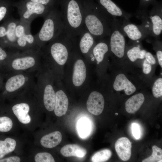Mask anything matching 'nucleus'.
Wrapping results in <instances>:
<instances>
[{
  "mask_svg": "<svg viewBox=\"0 0 162 162\" xmlns=\"http://www.w3.org/2000/svg\"><path fill=\"white\" fill-rule=\"evenodd\" d=\"M105 38L98 40L93 47L92 55L94 57H94L98 63L103 60L109 50V39L106 40Z\"/></svg>",
  "mask_w": 162,
  "mask_h": 162,
  "instance_id": "obj_17",
  "label": "nucleus"
},
{
  "mask_svg": "<svg viewBox=\"0 0 162 162\" xmlns=\"http://www.w3.org/2000/svg\"><path fill=\"white\" fill-rule=\"evenodd\" d=\"M83 0H59V10L63 22L64 33L74 40L84 27Z\"/></svg>",
  "mask_w": 162,
  "mask_h": 162,
  "instance_id": "obj_2",
  "label": "nucleus"
},
{
  "mask_svg": "<svg viewBox=\"0 0 162 162\" xmlns=\"http://www.w3.org/2000/svg\"><path fill=\"white\" fill-rule=\"evenodd\" d=\"M52 8L36 2L28 1L19 8L20 20L31 23L37 17H42L44 18Z\"/></svg>",
  "mask_w": 162,
  "mask_h": 162,
  "instance_id": "obj_7",
  "label": "nucleus"
},
{
  "mask_svg": "<svg viewBox=\"0 0 162 162\" xmlns=\"http://www.w3.org/2000/svg\"><path fill=\"white\" fill-rule=\"evenodd\" d=\"M20 20L10 18L3 25L0 26V39L10 44L16 45L17 38L15 29Z\"/></svg>",
  "mask_w": 162,
  "mask_h": 162,
  "instance_id": "obj_9",
  "label": "nucleus"
},
{
  "mask_svg": "<svg viewBox=\"0 0 162 162\" xmlns=\"http://www.w3.org/2000/svg\"><path fill=\"white\" fill-rule=\"evenodd\" d=\"M113 87L117 91L124 90L125 94L128 95L133 94L136 90L135 86L124 74L122 73L118 74L116 77Z\"/></svg>",
  "mask_w": 162,
  "mask_h": 162,
  "instance_id": "obj_12",
  "label": "nucleus"
},
{
  "mask_svg": "<svg viewBox=\"0 0 162 162\" xmlns=\"http://www.w3.org/2000/svg\"><path fill=\"white\" fill-rule=\"evenodd\" d=\"M13 111L21 123L27 124L30 123L31 118L28 114L30 110L29 105L25 103L16 104L12 107Z\"/></svg>",
  "mask_w": 162,
  "mask_h": 162,
  "instance_id": "obj_18",
  "label": "nucleus"
},
{
  "mask_svg": "<svg viewBox=\"0 0 162 162\" xmlns=\"http://www.w3.org/2000/svg\"><path fill=\"white\" fill-rule=\"evenodd\" d=\"M36 162H54L52 156L47 152H40L37 154L34 157Z\"/></svg>",
  "mask_w": 162,
  "mask_h": 162,
  "instance_id": "obj_32",
  "label": "nucleus"
},
{
  "mask_svg": "<svg viewBox=\"0 0 162 162\" xmlns=\"http://www.w3.org/2000/svg\"><path fill=\"white\" fill-rule=\"evenodd\" d=\"M7 57L6 52L0 46V61H3Z\"/></svg>",
  "mask_w": 162,
  "mask_h": 162,
  "instance_id": "obj_41",
  "label": "nucleus"
},
{
  "mask_svg": "<svg viewBox=\"0 0 162 162\" xmlns=\"http://www.w3.org/2000/svg\"><path fill=\"white\" fill-rule=\"evenodd\" d=\"M106 12L113 17L119 16L130 20L133 15L124 10L112 0H94Z\"/></svg>",
  "mask_w": 162,
  "mask_h": 162,
  "instance_id": "obj_10",
  "label": "nucleus"
},
{
  "mask_svg": "<svg viewBox=\"0 0 162 162\" xmlns=\"http://www.w3.org/2000/svg\"><path fill=\"white\" fill-rule=\"evenodd\" d=\"M152 155L144 160L142 162H162V150L157 146L154 145L152 147Z\"/></svg>",
  "mask_w": 162,
  "mask_h": 162,
  "instance_id": "obj_30",
  "label": "nucleus"
},
{
  "mask_svg": "<svg viewBox=\"0 0 162 162\" xmlns=\"http://www.w3.org/2000/svg\"><path fill=\"white\" fill-rule=\"evenodd\" d=\"M116 151L120 158L123 161H127L131 154V143L126 137H122L116 142L115 146Z\"/></svg>",
  "mask_w": 162,
  "mask_h": 162,
  "instance_id": "obj_13",
  "label": "nucleus"
},
{
  "mask_svg": "<svg viewBox=\"0 0 162 162\" xmlns=\"http://www.w3.org/2000/svg\"><path fill=\"white\" fill-rule=\"evenodd\" d=\"M104 106V100L102 95L97 91L90 94L86 103L87 109L91 114L96 116L102 112Z\"/></svg>",
  "mask_w": 162,
  "mask_h": 162,
  "instance_id": "obj_11",
  "label": "nucleus"
},
{
  "mask_svg": "<svg viewBox=\"0 0 162 162\" xmlns=\"http://www.w3.org/2000/svg\"><path fill=\"white\" fill-rule=\"evenodd\" d=\"M77 37L79 38V46L80 50L84 54L88 53L96 43L94 37L85 27Z\"/></svg>",
  "mask_w": 162,
  "mask_h": 162,
  "instance_id": "obj_14",
  "label": "nucleus"
},
{
  "mask_svg": "<svg viewBox=\"0 0 162 162\" xmlns=\"http://www.w3.org/2000/svg\"><path fill=\"white\" fill-rule=\"evenodd\" d=\"M144 59L143 63V71L145 74H148L152 70V64L147 62L145 58Z\"/></svg>",
  "mask_w": 162,
  "mask_h": 162,
  "instance_id": "obj_38",
  "label": "nucleus"
},
{
  "mask_svg": "<svg viewBox=\"0 0 162 162\" xmlns=\"http://www.w3.org/2000/svg\"><path fill=\"white\" fill-rule=\"evenodd\" d=\"M152 5L150 10H137L135 15L141 20L148 37L158 39L162 32V3L156 1Z\"/></svg>",
  "mask_w": 162,
  "mask_h": 162,
  "instance_id": "obj_4",
  "label": "nucleus"
},
{
  "mask_svg": "<svg viewBox=\"0 0 162 162\" xmlns=\"http://www.w3.org/2000/svg\"><path fill=\"white\" fill-rule=\"evenodd\" d=\"M11 119L6 116L0 117V132H5L10 131L13 126Z\"/></svg>",
  "mask_w": 162,
  "mask_h": 162,
  "instance_id": "obj_31",
  "label": "nucleus"
},
{
  "mask_svg": "<svg viewBox=\"0 0 162 162\" xmlns=\"http://www.w3.org/2000/svg\"><path fill=\"white\" fill-rule=\"evenodd\" d=\"M32 2H36L52 8L54 7L55 2L58 3L59 0H30Z\"/></svg>",
  "mask_w": 162,
  "mask_h": 162,
  "instance_id": "obj_37",
  "label": "nucleus"
},
{
  "mask_svg": "<svg viewBox=\"0 0 162 162\" xmlns=\"http://www.w3.org/2000/svg\"><path fill=\"white\" fill-rule=\"evenodd\" d=\"M72 40L63 32L50 42V52L58 64L63 65L67 61L69 54L67 46L71 43Z\"/></svg>",
  "mask_w": 162,
  "mask_h": 162,
  "instance_id": "obj_6",
  "label": "nucleus"
},
{
  "mask_svg": "<svg viewBox=\"0 0 162 162\" xmlns=\"http://www.w3.org/2000/svg\"><path fill=\"white\" fill-rule=\"evenodd\" d=\"M16 144V141L10 138H7L3 140H0V159L13 151Z\"/></svg>",
  "mask_w": 162,
  "mask_h": 162,
  "instance_id": "obj_27",
  "label": "nucleus"
},
{
  "mask_svg": "<svg viewBox=\"0 0 162 162\" xmlns=\"http://www.w3.org/2000/svg\"><path fill=\"white\" fill-rule=\"evenodd\" d=\"M145 58L152 65L156 63L154 57L151 53L149 52H147L145 56Z\"/></svg>",
  "mask_w": 162,
  "mask_h": 162,
  "instance_id": "obj_39",
  "label": "nucleus"
},
{
  "mask_svg": "<svg viewBox=\"0 0 162 162\" xmlns=\"http://www.w3.org/2000/svg\"><path fill=\"white\" fill-rule=\"evenodd\" d=\"M86 68L84 62L82 59H77L74 66L72 77L74 85L76 86H81L86 79Z\"/></svg>",
  "mask_w": 162,
  "mask_h": 162,
  "instance_id": "obj_15",
  "label": "nucleus"
},
{
  "mask_svg": "<svg viewBox=\"0 0 162 162\" xmlns=\"http://www.w3.org/2000/svg\"><path fill=\"white\" fill-rule=\"evenodd\" d=\"M145 100L144 95L139 93L129 98L125 103V108L128 113H134L140 108Z\"/></svg>",
  "mask_w": 162,
  "mask_h": 162,
  "instance_id": "obj_19",
  "label": "nucleus"
},
{
  "mask_svg": "<svg viewBox=\"0 0 162 162\" xmlns=\"http://www.w3.org/2000/svg\"><path fill=\"white\" fill-rule=\"evenodd\" d=\"M125 36L121 28V20L114 18L111 32L108 37L110 49L115 56L118 58H123L126 52Z\"/></svg>",
  "mask_w": 162,
  "mask_h": 162,
  "instance_id": "obj_5",
  "label": "nucleus"
},
{
  "mask_svg": "<svg viewBox=\"0 0 162 162\" xmlns=\"http://www.w3.org/2000/svg\"><path fill=\"white\" fill-rule=\"evenodd\" d=\"M25 78L22 74H18L9 78L5 85V89L9 92H14L22 87L24 84Z\"/></svg>",
  "mask_w": 162,
  "mask_h": 162,
  "instance_id": "obj_25",
  "label": "nucleus"
},
{
  "mask_svg": "<svg viewBox=\"0 0 162 162\" xmlns=\"http://www.w3.org/2000/svg\"><path fill=\"white\" fill-rule=\"evenodd\" d=\"M132 134L136 140L139 139L141 135V132L139 125L137 123H134L132 124Z\"/></svg>",
  "mask_w": 162,
  "mask_h": 162,
  "instance_id": "obj_36",
  "label": "nucleus"
},
{
  "mask_svg": "<svg viewBox=\"0 0 162 162\" xmlns=\"http://www.w3.org/2000/svg\"><path fill=\"white\" fill-rule=\"evenodd\" d=\"M35 63L33 56H28L16 58L13 61L12 66L16 70H24L33 67Z\"/></svg>",
  "mask_w": 162,
  "mask_h": 162,
  "instance_id": "obj_23",
  "label": "nucleus"
},
{
  "mask_svg": "<svg viewBox=\"0 0 162 162\" xmlns=\"http://www.w3.org/2000/svg\"><path fill=\"white\" fill-rule=\"evenodd\" d=\"M161 42L159 39H155L154 42V47L155 48L156 51L157 57L159 64L162 68V51L161 50Z\"/></svg>",
  "mask_w": 162,
  "mask_h": 162,
  "instance_id": "obj_34",
  "label": "nucleus"
},
{
  "mask_svg": "<svg viewBox=\"0 0 162 162\" xmlns=\"http://www.w3.org/2000/svg\"><path fill=\"white\" fill-rule=\"evenodd\" d=\"M76 129L79 136L82 138H85L91 134L92 124L88 118H82L78 121Z\"/></svg>",
  "mask_w": 162,
  "mask_h": 162,
  "instance_id": "obj_26",
  "label": "nucleus"
},
{
  "mask_svg": "<svg viewBox=\"0 0 162 162\" xmlns=\"http://www.w3.org/2000/svg\"><path fill=\"white\" fill-rule=\"evenodd\" d=\"M55 100V93L52 86L50 85H46L44 91V102L47 110L52 111L54 110Z\"/></svg>",
  "mask_w": 162,
  "mask_h": 162,
  "instance_id": "obj_24",
  "label": "nucleus"
},
{
  "mask_svg": "<svg viewBox=\"0 0 162 162\" xmlns=\"http://www.w3.org/2000/svg\"><path fill=\"white\" fill-rule=\"evenodd\" d=\"M34 44H36L34 36L31 32L27 33L18 38L16 42V45L20 48H25Z\"/></svg>",
  "mask_w": 162,
  "mask_h": 162,
  "instance_id": "obj_28",
  "label": "nucleus"
},
{
  "mask_svg": "<svg viewBox=\"0 0 162 162\" xmlns=\"http://www.w3.org/2000/svg\"><path fill=\"white\" fill-rule=\"evenodd\" d=\"M112 152L108 149H104L95 153L92 157L91 160L93 162H103L108 160L111 157Z\"/></svg>",
  "mask_w": 162,
  "mask_h": 162,
  "instance_id": "obj_29",
  "label": "nucleus"
},
{
  "mask_svg": "<svg viewBox=\"0 0 162 162\" xmlns=\"http://www.w3.org/2000/svg\"><path fill=\"white\" fill-rule=\"evenodd\" d=\"M152 92L154 96L156 98H159L162 96V78H158L155 81L152 88Z\"/></svg>",
  "mask_w": 162,
  "mask_h": 162,
  "instance_id": "obj_33",
  "label": "nucleus"
},
{
  "mask_svg": "<svg viewBox=\"0 0 162 162\" xmlns=\"http://www.w3.org/2000/svg\"><path fill=\"white\" fill-rule=\"evenodd\" d=\"M115 114H116V115H117L118 114V113H116Z\"/></svg>",
  "mask_w": 162,
  "mask_h": 162,
  "instance_id": "obj_42",
  "label": "nucleus"
},
{
  "mask_svg": "<svg viewBox=\"0 0 162 162\" xmlns=\"http://www.w3.org/2000/svg\"><path fill=\"white\" fill-rule=\"evenodd\" d=\"M133 42V45L129 47L125 52V54H126L127 57L130 61L133 62L137 59H144L147 51L141 47L140 42Z\"/></svg>",
  "mask_w": 162,
  "mask_h": 162,
  "instance_id": "obj_20",
  "label": "nucleus"
},
{
  "mask_svg": "<svg viewBox=\"0 0 162 162\" xmlns=\"http://www.w3.org/2000/svg\"><path fill=\"white\" fill-rule=\"evenodd\" d=\"M84 27L98 40L108 37L115 17L106 12L94 0H83Z\"/></svg>",
  "mask_w": 162,
  "mask_h": 162,
  "instance_id": "obj_1",
  "label": "nucleus"
},
{
  "mask_svg": "<svg viewBox=\"0 0 162 162\" xmlns=\"http://www.w3.org/2000/svg\"><path fill=\"white\" fill-rule=\"evenodd\" d=\"M156 1V0H140L139 8L137 10L142 11L148 9L150 5H152Z\"/></svg>",
  "mask_w": 162,
  "mask_h": 162,
  "instance_id": "obj_35",
  "label": "nucleus"
},
{
  "mask_svg": "<svg viewBox=\"0 0 162 162\" xmlns=\"http://www.w3.org/2000/svg\"><path fill=\"white\" fill-rule=\"evenodd\" d=\"M55 95L54 112L57 116L60 117L66 113L68 107V100L67 95L62 90L58 91Z\"/></svg>",
  "mask_w": 162,
  "mask_h": 162,
  "instance_id": "obj_16",
  "label": "nucleus"
},
{
  "mask_svg": "<svg viewBox=\"0 0 162 162\" xmlns=\"http://www.w3.org/2000/svg\"><path fill=\"white\" fill-rule=\"evenodd\" d=\"M62 139L61 133L59 131H56L43 136L40 142L44 147L52 148L59 145L61 142Z\"/></svg>",
  "mask_w": 162,
  "mask_h": 162,
  "instance_id": "obj_22",
  "label": "nucleus"
},
{
  "mask_svg": "<svg viewBox=\"0 0 162 162\" xmlns=\"http://www.w3.org/2000/svg\"><path fill=\"white\" fill-rule=\"evenodd\" d=\"M121 20V28L125 37H128L133 41H141L148 37L146 32L142 26L131 22L130 20L123 18Z\"/></svg>",
  "mask_w": 162,
  "mask_h": 162,
  "instance_id": "obj_8",
  "label": "nucleus"
},
{
  "mask_svg": "<svg viewBox=\"0 0 162 162\" xmlns=\"http://www.w3.org/2000/svg\"><path fill=\"white\" fill-rule=\"evenodd\" d=\"M60 153L64 157L72 156L82 158L86 154V150L84 148L76 144H68L62 147Z\"/></svg>",
  "mask_w": 162,
  "mask_h": 162,
  "instance_id": "obj_21",
  "label": "nucleus"
},
{
  "mask_svg": "<svg viewBox=\"0 0 162 162\" xmlns=\"http://www.w3.org/2000/svg\"><path fill=\"white\" fill-rule=\"evenodd\" d=\"M20 159L17 156H12L0 159V162H20Z\"/></svg>",
  "mask_w": 162,
  "mask_h": 162,
  "instance_id": "obj_40",
  "label": "nucleus"
},
{
  "mask_svg": "<svg viewBox=\"0 0 162 162\" xmlns=\"http://www.w3.org/2000/svg\"><path fill=\"white\" fill-rule=\"evenodd\" d=\"M44 19V23L41 29L34 35L36 44L39 45L50 42L64 32L60 11L55 7L51 9Z\"/></svg>",
  "mask_w": 162,
  "mask_h": 162,
  "instance_id": "obj_3",
  "label": "nucleus"
}]
</instances>
